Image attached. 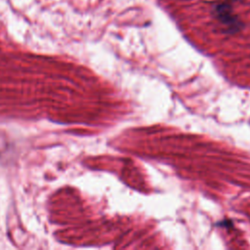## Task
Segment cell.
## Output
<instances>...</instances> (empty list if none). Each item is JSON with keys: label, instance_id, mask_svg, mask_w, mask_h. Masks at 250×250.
Returning a JSON list of instances; mask_svg holds the SVG:
<instances>
[{"label": "cell", "instance_id": "obj_1", "mask_svg": "<svg viewBox=\"0 0 250 250\" xmlns=\"http://www.w3.org/2000/svg\"><path fill=\"white\" fill-rule=\"evenodd\" d=\"M213 12H215V16L221 24L228 28L229 32H234L238 30L239 21L236 19L229 5H217L215 6Z\"/></svg>", "mask_w": 250, "mask_h": 250}]
</instances>
